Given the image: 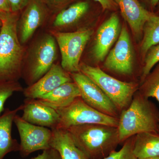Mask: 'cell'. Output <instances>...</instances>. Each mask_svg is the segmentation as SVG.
Returning <instances> with one entry per match:
<instances>
[{
    "label": "cell",
    "mask_w": 159,
    "mask_h": 159,
    "mask_svg": "<svg viewBox=\"0 0 159 159\" xmlns=\"http://www.w3.org/2000/svg\"><path fill=\"white\" fill-rule=\"evenodd\" d=\"M18 13H0V80L18 81L22 77L24 50L18 36Z\"/></svg>",
    "instance_id": "6da1fadb"
},
{
    "label": "cell",
    "mask_w": 159,
    "mask_h": 159,
    "mask_svg": "<svg viewBox=\"0 0 159 159\" xmlns=\"http://www.w3.org/2000/svg\"><path fill=\"white\" fill-rule=\"evenodd\" d=\"M159 115L155 107L138 92L129 105L121 111L118 128L120 143L141 133H159Z\"/></svg>",
    "instance_id": "7a4b0ae2"
},
{
    "label": "cell",
    "mask_w": 159,
    "mask_h": 159,
    "mask_svg": "<svg viewBox=\"0 0 159 159\" xmlns=\"http://www.w3.org/2000/svg\"><path fill=\"white\" fill-rule=\"evenodd\" d=\"M77 147L89 159H102L120 143L117 127L102 124L72 126L67 129Z\"/></svg>",
    "instance_id": "3957f363"
},
{
    "label": "cell",
    "mask_w": 159,
    "mask_h": 159,
    "mask_svg": "<svg viewBox=\"0 0 159 159\" xmlns=\"http://www.w3.org/2000/svg\"><path fill=\"white\" fill-rule=\"evenodd\" d=\"M79 70L99 86L119 111L128 107L139 89L137 84L116 79L97 67L81 63Z\"/></svg>",
    "instance_id": "277c9868"
},
{
    "label": "cell",
    "mask_w": 159,
    "mask_h": 159,
    "mask_svg": "<svg viewBox=\"0 0 159 159\" xmlns=\"http://www.w3.org/2000/svg\"><path fill=\"white\" fill-rule=\"evenodd\" d=\"M56 42L53 35L46 34L35 43L22 73V77L28 86L37 81L54 64L57 54Z\"/></svg>",
    "instance_id": "5b68a950"
},
{
    "label": "cell",
    "mask_w": 159,
    "mask_h": 159,
    "mask_svg": "<svg viewBox=\"0 0 159 159\" xmlns=\"http://www.w3.org/2000/svg\"><path fill=\"white\" fill-rule=\"evenodd\" d=\"M59 116L57 128L67 129L72 126L86 124H102L118 127L119 118L102 113L89 106L81 97L64 108L56 110Z\"/></svg>",
    "instance_id": "8992f818"
},
{
    "label": "cell",
    "mask_w": 159,
    "mask_h": 159,
    "mask_svg": "<svg viewBox=\"0 0 159 159\" xmlns=\"http://www.w3.org/2000/svg\"><path fill=\"white\" fill-rule=\"evenodd\" d=\"M93 33L91 29L72 32H52L60 50L61 67L68 73L79 72L80 57Z\"/></svg>",
    "instance_id": "52a82bcc"
},
{
    "label": "cell",
    "mask_w": 159,
    "mask_h": 159,
    "mask_svg": "<svg viewBox=\"0 0 159 159\" xmlns=\"http://www.w3.org/2000/svg\"><path fill=\"white\" fill-rule=\"evenodd\" d=\"M15 124L20 138L19 152L22 157L38 150L51 148L50 142L52 136L51 129L31 124L16 114L14 117Z\"/></svg>",
    "instance_id": "ba28073f"
},
{
    "label": "cell",
    "mask_w": 159,
    "mask_h": 159,
    "mask_svg": "<svg viewBox=\"0 0 159 159\" xmlns=\"http://www.w3.org/2000/svg\"><path fill=\"white\" fill-rule=\"evenodd\" d=\"M70 74L79 87L80 97L87 104L102 113L119 118V111L92 80L80 71Z\"/></svg>",
    "instance_id": "9c48e42d"
},
{
    "label": "cell",
    "mask_w": 159,
    "mask_h": 159,
    "mask_svg": "<svg viewBox=\"0 0 159 159\" xmlns=\"http://www.w3.org/2000/svg\"><path fill=\"white\" fill-rule=\"evenodd\" d=\"M104 66L109 70L121 75H130L133 73V49L126 26L121 28L119 38L107 54Z\"/></svg>",
    "instance_id": "30bf717a"
},
{
    "label": "cell",
    "mask_w": 159,
    "mask_h": 159,
    "mask_svg": "<svg viewBox=\"0 0 159 159\" xmlns=\"http://www.w3.org/2000/svg\"><path fill=\"white\" fill-rule=\"evenodd\" d=\"M48 14L44 0H30L18 20V36L21 43H25L43 25Z\"/></svg>",
    "instance_id": "8fae6325"
},
{
    "label": "cell",
    "mask_w": 159,
    "mask_h": 159,
    "mask_svg": "<svg viewBox=\"0 0 159 159\" xmlns=\"http://www.w3.org/2000/svg\"><path fill=\"white\" fill-rule=\"evenodd\" d=\"M121 30L119 17L116 13H113L99 27L92 50L96 61L101 62L105 59L112 46L119 38Z\"/></svg>",
    "instance_id": "7c38bea8"
},
{
    "label": "cell",
    "mask_w": 159,
    "mask_h": 159,
    "mask_svg": "<svg viewBox=\"0 0 159 159\" xmlns=\"http://www.w3.org/2000/svg\"><path fill=\"white\" fill-rule=\"evenodd\" d=\"M73 81L70 73L65 70L61 65L54 63L37 81L24 89L23 94L26 98L37 99L63 84Z\"/></svg>",
    "instance_id": "4fadbf2b"
},
{
    "label": "cell",
    "mask_w": 159,
    "mask_h": 159,
    "mask_svg": "<svg viewBox=\"0 0 159 159\" xmlns=\"http://www.w3.org/2000/svg\"><path fill=\"white\" fill-rule=\"evenodd\" d=\"M114 1L120 8L122 17L128 23L136 39L141 41L145 23L154 13L145 9L138 0Z\"/></svg>",
    "instance_id": "5bb4252c"
},
{
    "label": "cell",
    "mask_w": 159,
    "mask_h": 159,
    "mask_svg": "<svg viewBox=\"0 0 159 159\" xmlns=\"http://www.w3.org/2000/svg\"><path fill=\"white\" fill-rule=\"evenodd\" d=\"M22 118L34 125L51 129L57 128L59 116L56 110L41 103L37 99L26 98Z\"/></svg>",
    "instance_id": "9a60e30c"
},
{
    "label": "cell",
    "mask_w": 159,
    "mask_h": 159,
    "mask_svg": "<svg viewBox=\"0 0 159 159\" xmlns=\"http://www.w3.org/2000/svg\"><path fill=\"white\" fill-rule=\"evenodd\" d=\"M80 96L78 85L73 81L63 84L50 93L37 99L43 104L57 110L70 105Z\"/></svg>",
    "instance_id": "2e32d148"
},
{
    "label": "cell",
    "mask_w": 159,
    "mask_h": 159,
    "mask_svg": "<svg viewBox=\"0 0 159 159\" xmlns=\"http://www.w3.org/2000/svg\"><path fill=\"white\" fill-rule=\"evenodd\" d=\"M23 108L22 104L15 109L6 108L0 116V159L12 152L19 151L20 143L12 138L11 129L15 116Z\"/></svg>",
    "instance_id": "e0dca14e"
},
{
    "label": "cell",
    "mask_w": 159,
    "mask_h": 159,
    "mask_svg": "<svg viewBox=\"0 0 159 159\" xmlns=\"http://www.w3.org/2000/svg\"><path fill=\"white\" fill-rule=\"evenodd\" d=\"M52 136L50 147L57 150L61 159H89L74 142L67 129H51Z\"/></svg>",
    "instance_id": "ac0fdd59"
},
{
    "label": "cell",
    "mask_w": 159,
    "mask_h": 159,
    "mask_svg": "<svg viewBox=\"0 0 159 159\" xmlns=\"http://www.w3.org/2000/svg\"><path fill=\"white\" fill-rule=\"evenodd\" d=\"M133 152L137 159L159 156V134L145 132L135 135Z\"/></svg>",
    "instance_id": "d6986e66"
},
{
    "label": "cell",
    "mask_w": 159,
    "mask_h": 159,
    "mask_svg": "<svg viewBox=\"0 0 159 159\" xmlns=\"http://www.w3.org/2000/svg\"><path fill=\"white\" fill-rule=\"evenodd\" d=\"M89 5L87 2H80L63 9L57 15L53 25L60 29L74 25L82 18L88 11Z\"/></svg>",
    "instance_id": "ffe728a7"
},
{
    "label": "cell",
    "mask_w": 159,
    "mask_h": 159,
    "mask_svg": "<svg viewBox=\"0 0 159 159\" xmlns=\"http://www.w3.org/2000/svg\"><path fill=\"white\" fill-rule=\"evenodd\" d=\"M159 44V16L155 13L145 23L140 46V54L144 60L148 50Z\"/></svg>",
    "instance_id": "44dd1931"
},
{
    "label": "cell",
    "mask_w": 159,
    "mask_h": 159,
    "mask_svg": "<svg viewBox=\"0 0 159 159\" xmlns=\"http://www.w3.org/2000/svg\"><path fill=\"white\" fill-rule=\"evenodd\" d=\"M139 89L143 96L148 99L156 98L159 102V63L145 77Z\"/></svg>",
    "instance_id": "7402d4cb"
},
{
    "label": "cell",
    "mask_w": 159,
    "mask_h": 159,
    "mask_svg": "<svg viewBox=\"0 0 159 159\" xmlns=\"http://www.w3.org/2000/svg\"><path fill=\"white\" fill-rule=\"evenodd\" d=\"M24 89L18 81L0 80V116L5 111L7 99L16 92H23Z\"/></svg>",
    "instance_id": "603a6c76"
},
{
    "label": "cell",
    "mask_w": 159,
    "mask_h": 159,
    "mask_svg": "<svg viewBox=\"0 0 159 159\" xmlns=\"http://www.w3.org/2000/svg\"><path fill=\"white\" fill-rule=\"evenodd\" d=\"M141 76V83L150 73L154 66L159 62V44L149 48L143 60Z\"/></svg>",
    "instance_id": "cb8c5ba5"
},
{
    "label": "cell",
    "mask_w": 159,
    "mask_h": 159,
    "mask_svg": "<svg viewBox=\"0 0 159 159\" xmlns=\"http://www.w3.org/2000/svg\"><path fill=\"white\" fill-rule=\"evenodd\" d=\"M133 137L126 140L120 150L113 151L102 159H137L133 152Z\"/></svg>",
    "instance_id": "d4e9b609"
},
{
    "label": "cell",
    "mask_w": 159,
    "mask_h": 159,
    "mask_svg": "<svg viewBox=\"0 0 159 159\" xmlns=\"http://www.w3.org/2000/svg\"><path fill=\"white\" fill-rule=\"evenodd\" d=\"M43 151L37 157L30 159H61L58 152L54 148H51Z\"/></svg>",
    "instance_id": "484cf974"
},
{
    "label": "cell",
    "mask_w": 159,
    "mask_h": 159,
    "mask_svg": "<svg viewBox=\"0 0 159 159\" xmlns=\"http://www.w3.org/2000/svg\"><path fill=\"white\" fill-rule=\"evenodd\" d=\"M30 0H8L11 12L18 13L25 8Z\"/></svg>",
    "instance_id": "4316f807"
},
{
    "label": "cell",
    "mask_w": 159,
    "mask_h": 159,
    "mask_svg": "<svg viewBox=\"0 0 159 159\" xmlns=\"http://www.w3.org/2000/svg\"><path fill=\"white\" fill-rule=\"evenodd\" d=\"M98 2L104 10H116L118 7L114 0H94Z\"/></svg>",
    "instance_id": "83f0119b"
},
{
    "label": "cell",
    "mask_w": 159,
    "mask_h": 159,
    "mask_svg": "<svg viewBox=\"0 0 159 159\" xmlns=\"http://www.w3.org/2000/svg\"><path fill=\"white\" fill-rule=\"evenodd\" d=\"M71 0H44L45 2L54 8H60Z\"/></svg>",
    "instance_id": "f1b7e54d"
},
{
    "label": "cell",
    "mask_w": 159,
    "mask_h": 159,
    "mask_svg": "<svg viewBox=\"0 0 159 159\" xmlns=\"http://www.w3.org/2000/svg\"><path fill=\"white\" fill-rule=\"evenodd\" d=\"M11 12L8 0H0V13Z\"/></svg>",
    "instance_id": "f546056e"
},
{
    "label": "cell",
    "mask_w": 159,
    "mask_h": 159,
    "mask_svg": "<svg viewBox=\"0 0 159 159\" xmlns=\"http://www.w3.org/2000/svg\"><path fill=\"white\" fill-rule=\"evenodd\" d=\"M148 8L152 10L155 9L156 7L159 2V0H143Z\"/></svg>",
    "instance_id": "4dcf8cb0"
},
{
    "label": "cell",
    "mask_w": 159,
    "mask_h": 159,
    "mask_svg": "<svg viewBox=\"0 0 159 159\" xmlns=\"http://www.w3.org/2000/svg\"><path fill=\"white\" fill-rule=\"evenodd\" d=\"M156 8L157 10V14H156L157 15L159 16V2L158 3V4H157V5Z\"/></svg>",
    "instance_id": "1f68e13d"
},
{
    "label": "cell",
    "mask_w": 159,
    "mask_h": 159,
    "mask_svg": "<svg viewBox=\"0 0 159 159\" xmlns=\"http://www.w3.org/2000/svg\"><path fill=\"white\" fill-rule=\"evenodd\" d=\"M142 159H159V156L151 157L147 158Z\"/></svg>",
    "instance_id": "d6a6232c"
},
{
    "label": "cell",
    "mask_w": 159,
    "mask_h": 159,
    "mask_svg": "<svg viewBox=\"0 0 159 159\" xmlns=\"http://www.w3.org/2000/svg\"><path fill=\"white\" fill-rule=\"evenodd\" d=\"M2 21H1V19H0V27H1V26H2Z\"/></svg>",
    "instance_id": "836d02e7"
},
{
    "label": "cell",
    "mask_w": 159,
    "mask_h": 159,
    "mask_svg": "<svg viewBox=\"0 0 159 159\" xmlns=\"http://www.w3.org/2000/svg\"><path fill=\"white\" fill-rule=\"evenodd\" d=\"M158 130H159V127H158Z\"/></svg>",
    "instance_id": "e575fe53"
}]
</instances>
